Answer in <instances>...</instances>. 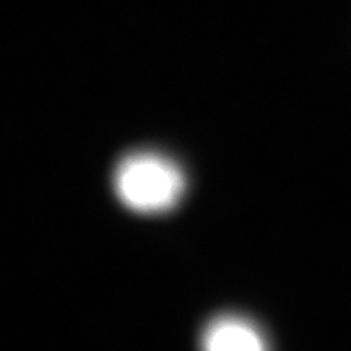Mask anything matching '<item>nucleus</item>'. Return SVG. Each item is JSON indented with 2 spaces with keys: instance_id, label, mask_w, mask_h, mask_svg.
Here are the masks:
<instances>
[{
  "instance_id": "obj_1",
  "label": "nucleus",
  "mask_w": 351,
  "mask_h": 351,
  "mask_svg": "<svg viewBox=\"0 0 351 351\" xmlns=\"http://www.w3.org/2000/svg\"><path fill=\"white\" fill-rule=\"evenodd\" d=\"M117 197L130 211L162 214L180 202L186 191L182 167L156 151H135L119 161L113 176Z\"/></svg>"
},
{
  "instance_id": "obj_2",
  "label": "nucleus",
  "mask_w": 351,
  "mask_h": 351,
  "mask_svg": "<svg viewBox=\"0 0 351 351\" xmlns=\"http://www.w3.org/2000/svg\"><path fill=\"white\" fill-rule=\"evenodd\" d=\"M202 351H269L261 329L245 316L223 315L208 324L201 335Z\"/></svg>"
}]
</instances>
